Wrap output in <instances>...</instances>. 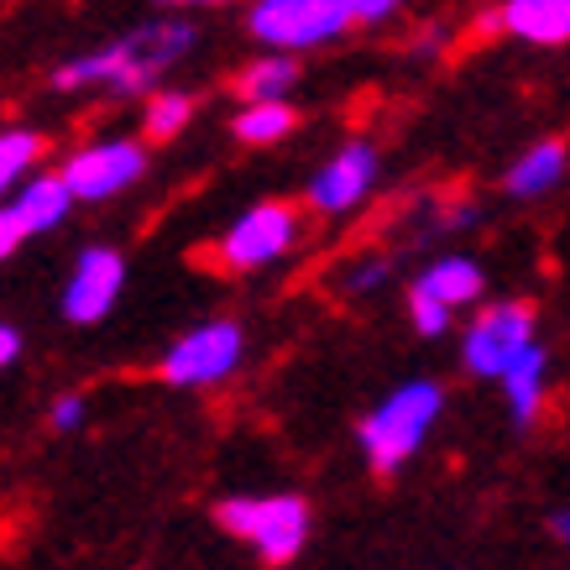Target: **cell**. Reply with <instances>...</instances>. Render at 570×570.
<instances>
[{
	"mask_svg": "<svg viewBox=\"0 0 570 570\" xmlns=\"http://www.w3.org/2000/svg\"><path fill=\"white\" fill-rule=\"evenodd\" d=\"M372 184H377V147H372V141H346V147L309 178L304 199H309L314 215H351V209L372 194Z\"/></svg>",
	"mask_w": 570,
	"mask_h": 570,
	"instance_id": "obj_10",
	"label": "cell"
},
{
	"mask_svg": "<svg viewBox=\"0 0 570 570\" xmlns=\"http://www.w3.org/2000/svg\"><path fill=\"white\" fill-rule=\"evenodd\" d=\"M414 294L434 298V304H440V309H450V314L471 309V304L487 294V273L471 257H440L434 267H424V273H419Z\"/></svg>",
	"mask_w": 570,
	"mask_h": 570,
	"instance_id": "obj_11",
	"label": "cell"
},
{
	"mask_svg": "<svg viewBox=\"0 0 570 570\" xmlns=\"http://www.w3.org/2000/svg\"><path fill=\"white\" fill-rule=\"evenodd\" d=\"M566 168H570V147L560 137H550V141H534L529 153L508 168V194L513 199H539V194H550L560 178H566Z\"/></svg>",
	"mask_w": 570,
	"mask_h": 570,
	"instance_id": "obj_15",
	"label": "cell"
},
{
	"mask_svg": "<svg viewBox=\"0 0 570 570\" xmlns=\"http://www.w3.org/2000/svg\"><path fill=\"white\" fill-rule=\"evenodd\" d=\"M6 209H11V220L21 225V236H42V230H58V225L69 220L73 199L58 174H37L21 184V194Z\"/></svg>",
	"mask_w": 570,
	"mask_h": 570,
	"instance_id": "obj_12",
	"label": "cell"
},
{
	"mask_svg": "<svg viewBox=\"0 0 570 570\" xmlns=\"http://www.w3.org/2000/svg\"><path fill=\"white\" fill-rule=\"evenodd\" d=\"M246 356V335L236 320H209V325H194L189 335H178L157 377L168 387H215L225 382Z\"/></svg>",
	"mask_w": 570,
	"mask_h": 570,
	"instance_id": "obj_5",
	"label": "cell"
},
{
	"mask_svg": "<svg viewBox=\"0 0 570 570\" xmlns=\"http://www.w3.org/2000/svg\"><path fill=\"white\" fill-rule=\"evenodd\" d=\"M42 147H48V141L37 137V131H0V199L32 174L37 157H42Z\"/></svg>",
	"mask_w": 570,
	"mask_h": 570,
	"instance_id": "obj_19",
	"label": "cell"
},
{
	"mask_svg": "<svg viewBox=\"0 0 570 570\" xmlns=\"http://www.w3.org/2000/svg\"><path fill=\"white\" fill-rule=\"evenodd\" d=\"M252 37L277 52H304L351 32V0H257L246 17Z\"/></svg>",
	"mask_w": 570,
	"mask_h": 570,
	"instance_id": "obj_4",
	"label": "cell"
},
{
	"mask_svg": "<svg viewBox=\"0 0 570 570\" xmlns=\"http://www.w3.org/2000/svg\"><path fill=\"white\" fill-rule=\"evenodd\" d=\"M21 356V330L17 325H0V372Z\"/></svg>",
	"mask_w": 570,
	"mask_h": 570,
	"instance_id": "obj_25",
	"label": "cell"
},
{
	"mask_svg": "<svg viewBox=\"0 0 570 570\" xmlns=\"http://www.w3.org/2000/svg\"><path fill=\"white\" fill-rule=\"evenodd\" d=\"M21 242H27V236H21V225H17V220H11V209L0 205V262L11 257V252H17V246H21Z\"/></svg>",
	"mask_w": 570,
	"mask_h": 570,
	"instance_id": "obj_24",
	"label": "cell"
},
{
	"mask_svg": "<svg viewBox=\"0 0 570 570\" xmlns=\"http://www.w3.org/2000/svg\"><path fill=\"white\" fill-rule=\"evenodd\" d=\"M554 534H560V539H566V544H570V508H566V513H560V519H554Z\"/></svg>",
	"mask_w": 570,
	"mask_h": 570,
	"instance_id": "obj_26",
	"label": "cell"
},
{
	"mask_svg": "<svg viewBox=\"0 0 570 570\" xmlns=\"http://www.w3.org/2000/svg\"><path fill=\"white\" fill-rule=\"evenodd\" d=\"M199 42V27L194 21H147L137 32L116 37L105 48L85 52V58H69L63 69L52 73V89H89L100 85L110 95H153V85L163 73L184 63Z\"/></svg>",
	"mask_w": 570,
	"mask_h": 570,
	"instance_id": "obj_1",
	"label": "cell"
},
{
	"mask_svg": "<svg viewBox=\"0 0 570 570\" xmlns=\"http://www.w3.org/2000/svg\"><path fill=\"white\" fill-rule=\"evenodd\" d=\"M126 288V257L116 246H85L73 262L69 283H63V320L73 325H100L116 309V298Z\"/></svg>",
	"mask_w": 570,
	"mask_h": 570,
	"instance_id": "obj_9",
	"label": "cell"
},
{
	"mask_svg": "<svg viewBox=\"0 0 570 570\" xmlns=\"http://www.w3.org/2000/svg\"><path fill=\"white\" fill-rule=\"evenodd\" d=\"M298 85V58H257L252 69H242V79H236V95H242L246 105H277L288 100V89Z\"/></svg>",
	"mask_w": 570,
	"mask_h": 570,
	"instance_id": "obj_16",
	"label": "cell"
},
{
	"mask_svg": "<svg viewBox=\"0 0 570 570\" xmlns=\"http://www.w3.org/2000/svg\"><path fill=\"white\" fill-rule=\"evenodd\" d=\"M502 32L523 37V42H539V48H554V42H570V0H508L498 11Z\"/></svg>",
	"mask_w": 570,
	"mask_h": 570,
	"instance_id": "obj_13",
	"label": "cell"
},
{
	"mask_svg": "<svg viewBox=\"0 0 570 570\" xmlns=\"http://www.w3.org/2000/svg\"><path fill=\"white\" fill-rule=\"evenodd\" d=\"M387 17H397L393 0H351V21L356 27H382Z\"/></svg>",
	"mask_w": 570,
	"mask_h": 570,
	"instance_id": "obj_23",
	"label": "cell"
},
{
	"mask_svg": "<svg viewBox=\"0 0 570 570\" xmlns=\"http://www.w3.org/2000/svg\"><path fill=\"white\" fill-rule=\"evenodd\" d=\"M409 320H414V330L424 335V341H440V335L450 330V309H440L434 298L414 294V288H409Z\"/></svg>",
	"mask_w": 570,
	"mask_h": 570,
	"instance_id": "obj_20",
	"label": "cell"
},
{
	"mask_svg": "<svg viewBox=\"0 0 570 570\" xmlns=\"http://www.w3.org/2000/svg\"><path fill=\"white\" fill-rule=\"evenodd\" d=\"M534 346V304H498V309H482L471 320L466 341H461V356H466L471 377H502L508 366L519 362V351Z\"/></svg>",
	"mask_w": 570,
	"mask_h": 570,
	"instance_id": "obj_8",
	"label": "cell"
},
{
	"mask_svg": "<svg viewBox=\"0 0 570 570\" xmlns=\"http://www.w3.org/2000/svg\"><path fill=\"white\" fill-rule=\"evenodd\" d=\"M48 419H52V430H58V434H73V430H79V424L89 419V403H85L79 393H63V397H58V403L48 409Z\"/></svg>",
	"mask_w": 570,
	"mask_h": 570,
	"instance_id": "obj_21",
	"label": "cell"
},
{
	"mask_svg": "<svg viewBox=\"0 0 570 570\" xmlns=\"http://www.w3.org/2000/svg\"><path fill=\"white\" fill-rule=\"evenodd\" d=\"M147 174V147L131 137H105V141H89V147H79V153L63 163V189H69V199L79 205H100V199H116V194H126L137 178Z\"/></svg>",
	"mask_w": 570,
	"mask_h": 570,
	"instance_id": "obj_6",
	"label": "cell"
},
{
	"mask_svg": "<svg viewBox=\"0 0 570 570\" xmlns=\"http://www.w3.org/2000/svg\"><path fill=\"white\" fill-rule=\"evenodd\" d=\"M440 414H445V387H440V382L414 377V382H403V387H393V393L362 419V430H356L362 434L366 466L377 471V476L403 471L419 450H424V440H430Z\"/></svg>",
	"mask_w": 570,
	"mask_h": 570,
	"instance_id": "obj_2",
	"label": "cell"
},
{
	"mask_svg": "<svg viewBox=\"0 0 570 570\" xmlns=\"http://www.w3.org/2000/svg\"><path fill=\"white\" fill-rule=\"evenodd\" d=\"M298 242V209L283 199H262V205L242 209L236 225L220 236V262L225 273H257L267 262H277Z\"/></svg>",
	"mask_w": 570,
	"mask_h": 570,
	"instance_id": "obj_7",
	"label": "cell"
},
{
	"mask_svg": "<svg viewBox=\"0 0 570 570\" xmlns=\"http://www.w3.org/2000/svg\"><path fill=\"white\" fill-rule=\"evenodd\" d=\"M544 377H550V351L539 346H529V351H519V362L502 372V393H508V409H513V424L519 430H529L539 419V409H544Z\"/></svg>",
	"mask_w": 570,
	"mask_h": 570,
	"instance_id": "obj_14",
	"label": "cell"
},
{
	"mask_svg": "<svg viewBox=\"0 0 570 570\" xmlns=\"http://www.w3.org/2000/svg\"><path fill=\"white\" fill-rule=\"evenodd\" d=\"M387 283V262L382 257H366V262H356L346 273V294H372V288H382Z\"/></svg>",
	"mask_w": 570,
	"mask_h": 570,
	"instance_id": "obj_22",
	"label": "cell"
},
{
	"mask_svg": "<svg viewBox=\"0 0 570 570\" xmlns=\"http://www.w3.org/2000/svg\"><path fill=\"white\" fill-rule=\"evenodd\" d=\"M294 126H298V110L288 100H277V105H242L230 131H236V141H246V147H273V141H283Z\"/></svg>",
	"mask_w": 570,
	"mask_h": 570,
	"instance_id": "obj_17",
	"label": "cell"
},
{
	"mask_svg": "<svg viewBox=\"0 0 570 570\" xmlns=\"http://www.w3.org/2000/svg\"><path fill=\"white\" fill-rule=\"evenodd\" d=\"M189 121H194V95H184V89H153L147 95V110H141L147 141H174Z\"/></svg>",
	"mask_w": 570,
	"mask_h": 570,
	"instance_id": "obj_18",
	"label": "cell"
},
{
	"mask_svg": "<svg viewBox=\"0 0 570 570\" xmlns=\"http://www.w3.org/2000/svg\"><path fill=\"white\" fill-rule=\"evenodd\" d=\"M220 529L246 539L267 566H288L304 539H309V502L288 498V492H267V498H225L220 502Z\"/></svg>",
	"mask_w": 570,
	"mask_h": 570,
	"instance_id": "obj_3",
	"label": "cell"
}]
</instances>
